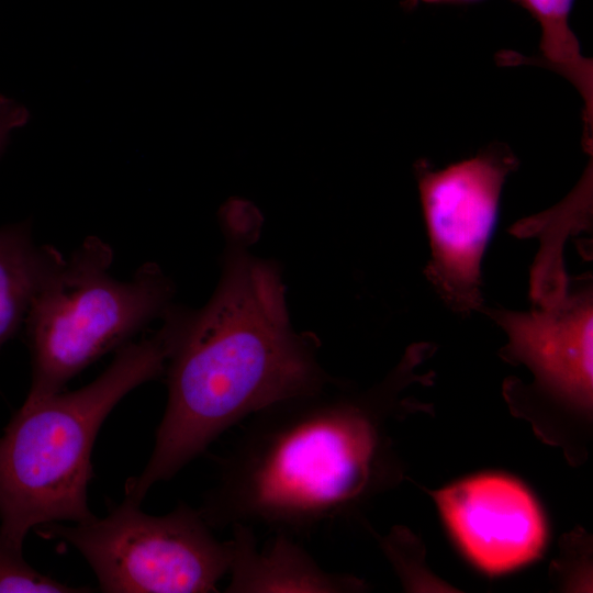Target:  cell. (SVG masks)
I'll list each match as a JSON object with an SVG mask.
<instances>
[{
	"instance_id": "cell-1",
	"label": "cell",
	"mask_w": 593,
	"mask_h": 593,
	"mask_svg": "<svg viewBox=\"0 0 593 593\" xmlns=\"http://www.w3.org/2000/svg\"><path fill=\"white\" fill-rule=\"evenodd\" d=\"M219 221L225 237L221 277L203 307H176L167 406L148 462L125 486L136 504L225 430L334 382L318 362L315 337L291 325L278 264L249 251L262 222L259 209L233 197Z\"/></svg>"
},
{
	"instance_id": "cell-2",
	"label": "cell",
	"mask_w": 593,
	"mask_h": 593,
	"mask_svg": "<svg viewBox=\"0 0 593 593\" xmlns=\"http://www.w3.org/2000/svg\"><path fill=\"white\" fill-rule=\"evenodd\" d=\"M332 385L249 417L198 508L212 529L306 534L370 492L381 478L379 418L370 402Z\"/></svg>"
},
{
	"instance_id": "cell-3",
	"label": "cell",
	"mask_w": 593,
	"mask_h": 593,
	"mask_svg": "<svg viewBox=\"0 0 593 593\" xmlns=\"http://www.w3.org/2000/svg\"><path fill=\"white\" fill-rule=\"evenodd\" d=\"M171 338L165 315L154 334L118 349L89 384L25 399L0 436V530L10 544L22 550L34 527L94 516L87 489L99 428L128 392L164 372Z\"/></svg>"
},
{
	"instance_id": "cell-4",
	"label": "cell",
	"mask_w": 593,
	"mask_h": 593,
	"mask_svg": "<svg viewBox=\"0 0 593 593\" xmlns=\"http://www.w3.org/2000/svg\"><path fill=\"white\" fill-rule=\"evenodd\" d=\"M112 261V248L97 236L68 258L56 251L24 322L32 365L26 399L60 392L172 305L174 283L157 264L145 262L131 279L119 280L110 273Z\"/></svg>"
},
{
	"instance_id": "cell-5",
	"label": "cell",
	"mask_w": 593,
	"mask_h": 593,
	"mask_svg": "<svg viewBox=\"0 0 593 593\" xmlns=\"http://www.w3.org/2000/svg\"><path fill=\"white\" fill-rule=\"evenodd\" d=\"M37 533L71 545L102 592L212 593L228 574V540L220 541L200 511L186 503L154 516L124 499L102 518L48 523Z\"/></svg>"
},
{
	"instance_id": "cell-6",
	"label": "cell",
	"mask_w": 593,
	"mask_h": 593,
	"mask_svg": "<svg viewBox=\"0 0 593 593\" xmlns=\"http://www.w3.org/2000/svg\"><path fill=\"white\" fill-rule=\"evenodd\" d=\"M517 165L507 148H490L440 170H418L430 244L429 280L461 312L481 303V261L496 223L506 176Z\"/></svg>"
},
{
	"instance_id": "cell-7",
	"label": "cell",
	"mask_w": 593,
	"mask_h": 593,
	"mask_svg": "<svg viewBox=\"0 0 593 593\" xmlns=\"http://www.w3.org/2000/svg\"><path fill=\"white\" fill-rule=\"evenodd\" d=\"M441 516L468 558L496 574L534 560L546 540L544 516L517 481L496 474L469 478L436 495Z\"/></svg>"
},
{
	"instance_id": "cell-8",
	"label": "cell",
	"mask_w": 593,
	"mask_h": 593,
	"mask_svg": "<svg viewBox=\"0 0 593 593\" xmlns=\"http://www.w3.org/2000/svg\"><path fill=\"white\" fill-rule=\"evenodd\" d=\"M592 295L584 291L540 311L495 314L511 353L547 389L585 410L592 405Z\"/></svg>"
},
{
	"instance_id": "cell-9",
	"label": "cell",
	"mask_w": 593,
	"mask_h": 593,
	"mask_svg": "<svg viewBox=\"0 0 593 593\" xmlns=\"http://www.w3.org/2000/svg\"><path fill=\"white\" fill-rule=\"evenodd\" d=\"M227 593H334L356 588L353 580L324 570L290 535L277 532L259 550L253 527L231 526Z\"/></svg>"
},
{
	"instance_id": "cell-10",
	"label": "cell",
	"mask_w": 593,
	"mask_h": 593,
	"mask_svg": "<svg viewBox=\"0 0 593 593\" xmlns=\"http://www.w3.org/2000/svg\"><path fill=\"white\" fill-rule=\"evenodd\" d=\"M56 251L37 246L26 222L0 227V348L25 322Z\"/></svg>"
},
{
	"instance_id": "cell-11",
	"label": "cell",
	"mask_w": 593,
	"mask_h": 593,
	"mask_svg": "<svg viewBox=\"0 0 593 593\" xmlns=\"http://www.w3.org/2000/svg\"><path fill=\"white\" fill-rule=\"evenodd\" d=\"M539 23L545 66L564 76L585 104V126L592 127V61L584 57L569 25L573 0H515Z\"/></svg>"
},
{
	"instance_id": "cell-12",
	"label": "cell",
	"mask_w": 593,
	"mask_h": 593,
	"mask_svg": "<svg viewBox=\"0 0 593 593\" xmlns=\"http://www.w3.org/2000/svg\"><path fill=\"white\" fill-rule=\"evenodd\" d=\"M0 592H90L88 588L64 584L33 569L22 550L10 544L0 530Z\"/></svg>"
},
{
	"instance_id": "cell-13",
	"label": "cell",
	"mask_w": 593,
	"mask_h": 593,
	"mask_svg": "<svg viewBox=\"0 0 593 593\" xmlns=\"http://www.w3.org/2000/svg\"><path fill=\"white\" fill-rule=\"evenodd\" d=\"M30 120L27 109L4 96H0V156L3 154L10 138V134Z\"/></svg>"
},
{
	"instance_id": "cell-14",
	"label": "cell",
	"mask_w": 593,
	"mask_h": 593,
	"mask_svg": "<svg viewBox=\"0 0 593 593\" xmlns=\"http://www.w3.org/2000/svg\"><path fill=\"white\" fill-rule=\"evenodd\" d=\"M468 1H474V0H406V4L413 7L417 4L418 2L423 3H449V2H468Z\"/></svg>"
}]
</instances>
